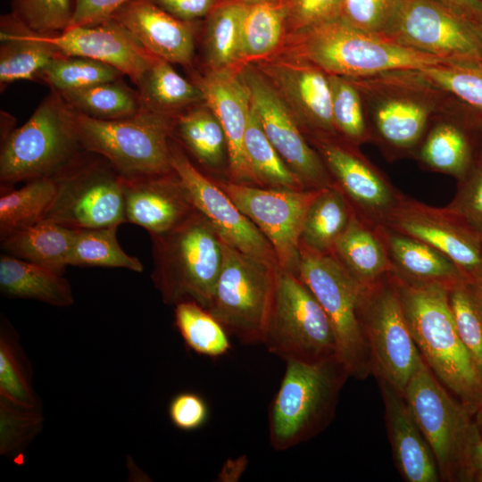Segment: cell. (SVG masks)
<instances>
[{"label": "cell", "mask_w": 482, "mask_h": 482, "mask_svg": "<svg viewBox=\"0 0 482 482\" xmlns=\"http://www.w3.org/2000/svg\"><path fill=\"white\" fill-rule=\"evenodd\" d=\"M388 274L422 359L473 416L482 403V377L456 329L449 287Z\"/></svg>", "instance_id": "6da1fadb"}, {"label": "cell", "mask_w": 482, "mask_h": 482, "mask_svg": "<svg viewBox=\"0 0 482 482\" xmlns=\"http://www.w3.org/2000/svg\"><path fill=\"white\" fill-rule=\"evenodd\" d=\"M350 79L361 94L372 141L391 156L417 150L435 118L456 102L418 70Z\"/></svg>", "instance_id": "7a4b0ae2"}, {"label": "cell", "mask_w": 482, "mask_h": 482, "mask_svg": "<svg viewBox=\"0 0 482 482\" xmlns=\"http://www.w3.org/2000/svg\"><path fill=\"white\" fill-rule=\"evenodd\" d=\"M277 53L312 63L328 75L349 79L420 70L443 62L384 35L354 28L340 18L287 34Z\"/></svg>", "instance_id": "3957f363"}, {"label": "cell", "mask_w": 482, "mask_h": 482, "mask_svg": "<svg viewBox=\"0 0 482 482\" xmlns=\"http://www.w3.org/2000/svg\"><path fill=\"white\" fill-rule=\"evenodd\" d=\"M150 236L152 279L162 301H190L207 309L223 260L222 239L211 222L195 210L173 229Z\"/></svg>", "instance_id": "277c9868"}, {"label": "cell", "mask_w": 482, "mask_h": 482, "mask_svg": "<svg viewBox=\"0 0 482 482\" xmlns=\"http://www.w3.org/2000/svg\"><path fill=\"white\" fill-rule=\"evenodd\" d=\"M286 363L269 411V438L276 451L295 447L321 432L331 421L350 377L337 357Z\"/></svg>", "instance_id": "5b68a950"}, {"label": "cell", "mask_w": 482, "mask_h": 482, "mask_svg": "<svg viewBox=\"0 0 482 482\" xmlns=\"http://www.w3.org/2000/svg\"><path fill=\"white\" fill-rule=\"evenodd\" d=\"M85 152L71 107L59 92L50 90L29 119L1 140V193L17 182L54 177Z\"/></svg>", "instance_id": "8992f818"}, {"label": "cell", "mask_w": 482, "mask_h": 482, "mask_svg": "<svg viewBox=\"0 0 482 482\" xmlns=\"http://www.w3.org/2000/svg\"><path fill=\"white\" fill-rule=\"evenodd\" d=\"M72 111L81 147L106 159L121 176L137 178L174 171L170 141L177 116L144 107L127 119L100 120Z\"/></svg>", "instance_id": "52a82bcc"}, {"label": "cell", "mask_w": 482, "mask_h": 482, "mask_svg": "<svg viewBox=\"0 0 482 482\" xmlns=\"http://www.w3.org/2000/svg\"><path fill=\"white\" fill-rule=\"evenodd\" d=\"M403 396L435 456L440 478L470 480L469 447L480 431L470 412L437 379L424 360L411 377Z\"/></svg>", "instance_id": "ba28073f"}, {"label": "cell", "mask_w": 482, "mask_h": 482, "mask_svg": "<svg viewBox=\"0 0 482 482\" xmlns=\"http://www.w3.org/2000/svg\"><path fill=\"white\" fill-rule=\"evenodd\" d=\"M296 275L330 321L337 358L350 377L366 378L371 373V365L358 312L363 285L331 253H319L301 244Z\"/></svg>", "instance_id": "9c48e42d"}, {"label": "cell", "mask_w": 482, "mask_h": 482, "mask_svg": "<svg viewBox=\"0 0 482 482\" xmlns=\"http://www.w3.org/2000/svg\"><path fill=\"white\" fill-rule=\"evenodd\" d=\"M262 344L285 362L337 357L334 331L323 308L296 274L279 267Z\"/></svg>", "instance_id": "30bf717a"}, {"label": "cell", "mask_w": 482, "mask_h": 482, "mask_svg": "<svg viewBox=\"0 0 482 482\" xmlns=\"http://www.w3.org/2000/svg\"><path fill=\"white\" fill-rule=\"evenodd\" d=\"M54 177L56 193L43 220L72 229L126 222L123 177L104 157L85 152Z\"/></svg>", "instance_id": "8fae6325"}, {"label": "cell", "mask_w": 482, "mask_h": 482, "mask_svg": "<svg viewBox=\"0 0 482 482\" xmlns=\"http://www.w3.org/2000/svg\"><path fill=\"white\" fill-rule=\"evenodd\" d=\"M358 312L369 347L371 373L377 380L386 381L403 395L423 359L389 274L363 285Z\"/></svg>", "instance_id": "7c38bea8"}, {"label": "cell", "mask_w": 482, "mask_h": 482, "mask_svg": "<svg viewBox=\"0 0 482 482\" xmlns=\"http://www.w3.org/2000/svg\"><path fill=\"white\" fill-rule=\"evenodd\" d=\"M222 251V266L207 310L242 343H262L278 266L223 240Z\"/></svg>", "instance_id": "4fadbf2b"}, {"label": "cell", "mask_w": 482, "mask_h": 482, "mask_svg": "<svg viewBox=\"0 0 482 482\" xmlns=\"http://www.w3.org/2000/svg\"><path fill=\"white\" fill-rule=\"evenodd\" d=\"M213 180L269 240L278 267L296 274L303 220L320 189L263 188Z\"/></svg>", "instance_id": "5bb4252c"}, {"label": "cell", "mask_w": 482, "mask_h": 482, "mask_svg": "<svg viewBox=\"0 0 482 482\" xmlns=\"http://www.w3.org/2000/svg\"><path fill=\"white\" fill-rule=\"evenodd\" d=\"M238 72L268 139L305 188L334 186L320 155L309 145L298 120L268 79L251 62L242 63Z\"/></svg>", "instance_id": "9a60e30c"}, {"label": "cell", "mask_w": 482, "mask_h": 482, "mask_svg": "<svg viewBox=\"0 0 482 482\" xmlns=\"http://www.w3.org/2000/svg\"><path fill=\"white\" fill-rule=\"evenodd\" d=\"M383 35L442 61L482 60V43L470 22L433 0H401Z\"/></svg>", "instance_id": "2e32d148"}, {"label": "cell", "mask_w": 482, "mask_h": 482, "mask_svg": "<svg viewBox=\"0 0 482 482\" xmlns=\"http://www.w3.org/2000/svg\"><path fill=\"white\" fill-rule=\"evenodd\" d=\"M170 150L173 170L195 209L211 222L220 238L247 255L278 266L273 247L265 236L212 178L196 168L173 135Z\"/></svg>", "instance_id": "e0dca14e"}, {"label": "cell", "mask_w": 482, "mask_h": 482, "mask_svg": "<svg viewBox=\"0 0 482 482\" xmlns=\"http://www.w3.org/2000/svg\"><path fill=\"white\" fill-rule=\"evenodd\" d=\"M380 225L439 250L468 279L476 281L482 278V236L447 206L432 207L403 194Z\"/></svg>", "instance_id": "ac0fdd59"}, {"label": "cell", "mask_w": 482, "mask_h": 482, "mask_svg": "<svg viewBox=\"0 0 482 482\" xmlns=\"http://www.w3.org/2000/svg\"><path fill=\"white\" fill-rule=\"evenodd\" d=\"M337 187L363 219L382 224L398 204L402 193L357 146L341 137L310 138Z\"/></svg>", "instance_id": "d6986e66"}, {"label": "cell", "mask_w": 482, "mask_h": 482, "mask_svg": "<svg viewBox=\"0 0 482 482\" xmlns=\"http://www.w3.org/2000/svg\"><path fill=\"white\" fill-rule=\"evenodd\" d=\"M251 63L277 90L310 138L339 136L332 117L328 74L278 53Z\"/></svg>", "instance_id": "ffe728a7"}, {"label": "cell", "mask_w": 482, "mask_h": 482, "mask_svg": "<svg viewBox=\"0 0 482 482\" xmlns=\"http://www.w3.org/2000/svg\"><path fill=\"white\" fill-rule=\"evenodd\" d=\"M238 68L206 69L193 81L203 94L204 104L214 113L225 133L229 180L258 186L245 154L244 139L251 102Z\"/></svg>", "instance_id": "44dd1931"}, {"label": "cell", "mask_w": 482, "mask_h": 482, "mask_svg": "<svg viewBox=\"0 0 482 482\" xmlns=\"http://www.w3.org/2000/svg\"><path fill=\"white\" fill-rule=\"evenodd\" d=\"M109 19L120 24L152 55L192 67L203 21L179 20L150 0H129Z\"/></svg>", "instance_id": "7402d4cb"}, {"label": "cell", "mask_w": 482, "mask_h": 482, "mask_svg": "<svg viewBox=\"0 0 482 482\" xmlns=\"http://www.w3.org/2000/svg\"><path fill=\"white\" fill-rule=\"evenodd\" d=\"M38 36L55 46L62 54L90 58L114 67L135 86L154 56L112 19Z\"/></svg>", "instance_id": "603a6c76"}, {"label": "cell", "mask_w": 482, "mask_h": 482, "mask_svg": "<svg viewBox=\"0 0 482 482\" xmlns=\"http://www.w3.org/2000/svg\"><path fill=\"white\" fill-rule=\"evenodd\" d=\"M123 199L126 222L142 227L150 235L173 229L195 212L174 171L123 177Z\"/></svg>", "instance_id": "cb8c5ba5"}, {"label": "cell", "mask_w": 482, "mask_h": 482, "mask_svg": "<svg viewBox=\"0 0 482 482\" xmlns=\"http://www.w3.org/2000/svg\"><path fill=\"white\" fill-rule=\"evenodd\" d=\"M456 102L430 124L417 149V157L428 170L462 178L479 151L478 120L480 115Z\"/></svg>", "instance_id": "d4e9b609"}, {"label": "cell", "mask_w": 482, "mask_h": 482, "mask_svg": "<svg viewBox=\"0 0 482 482\" xmlns=\"http://www.w3.org/2000/svg\"><path fill=\"white\" fill-rule=\"evenodd\" d=\"M395 466L406 482H438L435 456L417 425L403 394L378 380Z\"/></svg>", "instance_id": "484cf974"}, {"label": "cell", "mask_w": 482, "mask_h": 482, "mask_svg": "<svg viewBox=\"0 0 482 482\" xmlns=\"http://www.w3.org/2000/svg\"><path fill=\"white\" fill-rule=\"evenodd\" d=\"M376 228L388 253L389 272L409 280L437 283L449 288L466 278L449 257L435 247L386 226L378 224Z\"/></svg>", "instance_id": "4316f807"}, {"label": "cell", "mask_w": 482, "mask_h": 482, "mask_svg": "<svg viewBox=\"0 0 482 482\" xmlns=\"http://www.w3.org/2000/svg\"><path fill=\"white\" fill-rule=\"evenodd\" d=\"M60 54L55 46L22 26L11 14L1 18V90L15 81H37L48 62Z\"/></svg>", "instance_id": "83f0119b"}, {"label": "cell", "mask_w": 482, "mask_h": 482, "mask_svg": "<svg viewBox=\"0 0 482 482\" xmlns=\"http://www.w3.org/2000/svg\"><path fill=\"white\" fill-rule=\"evenodd\" d=\"M331 253L362 285H370L391 270L388 253L376 225L355 211Z\"/></svg>", "instance_id": "f1b7e54d"}, {"label": "cell", "mask_w": 482, "mask_h": 482, "mask_svg": "<svg viewBox=\"0 0 482 482\" xmlns=\"http://www.w3.org/2000/svg\"><path fill=\"white\" fill-rule=\"evenodd\" d=\"M0 291L8 298L55 307H69L74 302L71 285L62 274L6 253L0 257Z\"/></svg>", "instance_id": "f546056e"}, {"label": "cell", "mask_w": 482, "mask_h": 482, "mask_svg": "<svg viewBox=\"0 0 482 482\" xmlns=\"http://www.w3.org/2000/svg\"><path fill=\"white\" fill-rule=\"evenodd\" d=\"M75 229L48 220L16 231L2 239L6 254L48 268L63 274Z\"/></svg>", "instance_id": "4dcf8cb0"}, {"label": "cell", "mask_w": 482, "mask_h": 482, "mask_svg": "<svg viewBox=\"0 0 482 482\" xmlns=\"http://www.w3.org/2000/svg\"><path fill=\"white\" fill-rule=\"evenodd\" d=\"M171 64L154 55L136 87L145 108L178 116L203 104L204 98L198 86L179 75Z\"/></svg>", "instance_id": "1f68e13d"}, {"label": "cell", "mask_w": 482, "mask_h": 482, "mask_svg": "<svg viewBox=\"0 0 482 482\" xmlns=\"http://www.w3.org/2000/svg\"><path fill=\"white\" fill-rule=\"evenodd\" d=\"M245 10V4L223 1L204 19L201 37L206 69H233L244 63L242 23Z\"/></svg>", "instance_id": "d6a6232c"}, {"label": "cell", "mask_w": 482, "mask_h": 482, "mask_svg": "<svg viewBox=\"0 0 482 482\" xmlns=\"http://www.w3.org/2000/svg\"><path fill=\"white\" fill-rule=\"evenodd\" d=\"M173 137L201 165L209 170H218L228 158L223 129L204 103L176 117Z\"/></svg>", "instance_id": "836d02e7"}, {"label": "cell", "mask_w": 482, "mask_h": 482, "mask_svg": "<svg viewBox=\"0 0 482 482\" xmlns=\"http://www.w3.org/2000/svg\"><path fill=\"white\" fill-rule=\"evenodd\" d=\"M353 212L338 187L320 189L306 212L300 244L319 253H331Z\"/></svg>", "instance_id": "e575fe53"}, {"label": "cell", "mask_w": 482, "mask_h": 482, "mask_svg": "<svg viewBox=\"0 0 482 482\" xmlns=\"http://www.w3.org/2000/svg\"><path fill=\"white\" fill-rule=\"evenodd\" d=\"M60 95L74 111L100 120L127 119L144 109L137 90L122 78Z\"/></svg>", "instance_id": "d590c367"}, {"label": "cell", "mask_w": 482, "mask_h": 482, "mask_svg": "<svg viewBox=\"0 0 482 482\" xmlns=\"http://www.w3.org/2000/svg\"><path fill=\"white\" fill-rule=\"evenodd\" d=\"M287 35V15L281 2L245 4L242 23L243 62L267 58L280 48Z\"/></svg>", "instance_id": "8d00e7d4"}, {"label": "cell", "mask_w": 482, "mask_h": 482, "mask_svg": "<svg viewBox=\"0 0 482 482\" xmlns=\"http://www.w3.org/2000/svg\"><path fill=\"white\" fill-rule=\"evenodd\" d=\"M57 188L54 177L27 181L0 197V239L43 220Z\"/></svg>", "instance_id": "74e56055"}, {"label": "cell", "mask_w": 482, "mask_h": 482, "mask_svg": "<svg viewBox=\"0 0 482 482\" xmlns=\"http://www.w3.org/2000/svg\"><path fill=\"white\" fill-rule=\"evenodd\" d=\"M244 147L250 170L259 187L305 188L300 179L287 165L268 139L252 104L245 133Z\"/></svg>", "instance_id": "f35d334b"}, {"label": "cell", "mask_w": 482, "mask_h": 482, "mask_svg": "<svg viewBox=\"0 0 482 482\" xmlns=\"http://www.w3.org/2000/svg\"><path fill=\"white\" fill-rule=\"evenodd\" d=\"M0 398L28 408H41L32 386L31 365L16 330L4 317L0 327Z\"/></svg>", "instance_id": "ab89813d"}, {"label": "cell", "mask_w": 482, "mask_h": 482, "mask_svg": "<svg viewBox=\"0 0 482 482\" xmlns=\"http://www.w3.org/2000/svg\"><path fill=\"white\" fill-rule=\"evenodd\" d=\"M118 227L75 229L69 265L123 268L141 272V262L120 245L116 236Z\"/></svg>", "instance_id": "60d3db41"}, {"label": "cell", "mask_w": 482, "mask_h": 482, "mask_svg": "<svg viewBox=\"0 0 482 482\" xmlns=\"http://www.w3.org/2000/svg\"><path fill=\"white\" fill-rule=\"evenodd\" d=\"M175 325L187 347L198 354L217 358L230 348L226 328L205 308L194 302L175 305Z\"/></svg>", "instance_id": "b9f144b4"}, {"label": "cell", "mask_w": 482, "mask_h": 482, "mask_svg": "<svg viewBox=\"0 0 482 482\" xmlns=\"http://www.w3.org/2000/svg\"><path fill=\"white\" fill-rule=\"evenodd\" d=\"M123 76L120 71L104 62L60 54L48 62L37 81L47 85L50 90L62 93L117 80Z\"/></svg>", "instance_id": "7bdbcfd3"}, {"label": "cell", "mask_w": 482, "mask_h": 482, "mask_svg": "<svg viewBox=\"0 0 482 482\" xmlns=\"http://www.w3.org/2000/svg\"><path fill=\"white\" fill-rule=\"evenodd\" d=\"M418 71L431 83L482 117V60L443 61Z\"/></svg>", "instance_id": "ee69618b"}, {"label": "cell", "mask_w": 482, "mask_h": 482, "mask_svg": "<svg viewBox=\"0 0 482 482\" xmlns=\"http://www.w3.org/2000/svg\"><path fill=\"white\" fill-rule=\"evenodd\" d=\"M451 312L458 334L482 377V298L467 278L448 289Z\"/></svg>", "instance_id": "f6af8a7d"}, {"label": "cell", "mask_w": 482, "mask_h": 482, "mask_svg": "<svg viewBox=\"0 0 482 482\" xmlns=\"http://www.w3.org/2000/svg\"><path fill=\"white\" fill-rule=\"evenodd\" d=\"M332 117L338 135L358 146L372 141L362 99L348 78L328 75Z\"/></svg>", "instance_id": "bcb514c9"}, {"label": "cell", "mask_w": 482, "mask_h": 482, "mask_svg": "<svg viewBox=\"0 0 482 482\" xmlns=\"http://www.w3.org/2000/svg\"><path fill=\"white\" fill-rule=\"evenodd\" d=\"M11 15L28 29L42 35L60 33L71 21L75 0H12Z\"/></svg>", "instance_id": "7dc6e473"}, {"label": "cell", "mask_w": 482, "mask_h": 482, "mask_svg": "<svg viewBox=\"0 0 482 482\" xmlns=\"http://www.w3.org/2000/svg\"><path fill=\"white\" fill-rule=\"evenodd\" d=\"M0 421L1 454L13 453L40 431L41 408H28L0 398Z\"/></svg>", "instance_id": "c3c4849f"}, {"label": "cell", "mask_w": 482, "mask_h": 482, "mask_svg": "<svg viewBox=\"0 0 482 482\" xmlns=\"http://www.w3.org/2000/svg\"><path fill=\"white\" fill-rule=\"evenodd\" d=\"M455 195L447 207L482 236V151L466 174L457 180Z\"/></svg>", "instance_id": "681fc988"}, {"label": "cell", "mask_w": 482, "mask_h": 482, "mask_svg": "<svg viewBox=\"0 0 482 482\" xmlns=\"http://www.w3.org/2000/svg\"><path fill=\"white\" fill-rule=\"evenodd\" d=\"M401 0H345L340 19L359 29L383 35Z\"/></svg>", "instance_id": "f907efd6"}, {"label": "cell", "mask_w": 482, "mask_h": 482, "mask_svg": "<svg viewBox=\"0 0 482 482\" xmlns=\"http://www.w3.org/2000/svg\"><path fill=\"white\" fill-rule=\"evenodd\" d=\"M345 0H281L287 34L303 31L339 19Z\"/></svg>", "instance_id": "816d5d0a"}, {"label": "cell", "mask_w": 482, "mask_h": 482, "mask_svg": "<svg viewBox=\"0 0 482 482\" xmlns=\"http://www.w3.org/2000/svg\"><path fill=\"white\" fill-rule=\"evenodd\" d=\"M169 416L176 428L191 431L205 423L208 406L200 395L184 392L177 395L170 403Z\"/></svg>", "instance_id": "f5cc1de1"}, {"label": "cell", "mask_w": 482, "mask_h": 482, "mask_svg": "<svg viewBox=\"0 0 482 482\" xmlns=\"http://www.w3.org/2000/svg\"><path fill=\"white\" fill-rule=\"evenodd\" d=\"M128 1L129 0H75L74 12L69 27L101 23Z\"/></svg>", "instance_id": "db71d44e"}, {"label": "cell", "mask_w": 482, "mask_h": 482, "mask_svg": "<svg viewBox=\"0 0 482 482\" xmlns=\"http://www.w3.org/2000/svg\"><path fill=\"white\" fill-rule=\"evenodd\" d=\"M150 1L179 20L186 21H195L205 19L224 0Z\"/></svg>", "instance_id": "11a10c76"}, {"label": "cell", "mask_w": 482, "mask_h": 482, "mask_svg": "<svg viewBox=\"0 0 482 482\" xmlns=\"http://www.w3.org/2000/svg\"><path fill=\"white\" fill-rule=\"evenodd\" d=\"M469 22L482 20V4L479 0H433Z\"/></svg>", "instance_id": "9f6ffc18"}, {"label": "cell", "mask_w": 482, "mask_h": 482, "mask_svg": "<svg viewBox=\"0 0 482 482\" xmlns=\"http://www.w3.org/2000/svg\"><path fill=\"white\" fill-rule=\"evenodd\" d=\"M468 470L470 480L482 481V434L478 431L473 436L468 452Z\"/></svg>", "instance_id": "6f0895ef"}, {"label": "cell", "mask_w": 482, "mask_h": 482, "mask_svg": "<svg viewBox=\"0 0 482 482\" xmlns=\"http://www.w3.org/2000/svg\"><path fill=\"white\" fill-rule=\"evenodd\" d=\"M243 460H244V458H239L238 460L233 461L232 463H227L224 466V468L222 470V473H225V476L223 477L225 478L224 480L229 481V478H231V473L232 472L236 473V471H234L235 470H240V471L244 470V467L245 466V462L244 464H241ZM237 476L238 477L237 474Z\"/></svg>", "instance_id": "680465c9"}, {"label": "cell", "mask_w": 482, "mask_h": 482, "mask_svg": "<svg viewBox=\"0 0 482 482\" xmlns=\"http://www.w3.org/2000/svg\"><path fill=\"white\" fill-rule=\"evenodd\" d=\"M473 420L477 428L482 432V403L473 415Z\"/></svg>", "instance_id": "91938a15"}, {"label": "cell", "mask_w": 482, "mask_h": 482, "mask_svg": "<svg viewBox=\"0 0 482 482\" xmlns=\"http://www.w3.org/2000/svg\"><path fill=\"white\" fill-rule=\"evenodd\" d=\"M474 32L482 43V20L478 21L470 22Z\"/></svg>", "instance_id": "94428289"}, {"label": "cell", "mask_w": 482, "mask_h": 482, "mask_svg": "<svg viewBox=\"0 0 482 482\" xmlns=\"http://www.w3.org/2000/svg\"><path fill=\"white\" fill-rule=\"evenodd\" d=\"M224 1H234V2L245 4H255V3H261V2H281V0H224Z\"/></svg>", "instance_id": "6125c7cd"}, {"label": "cell", "mask_w": 482, "mask_h": 482, "mask_svg": "<svg viewBox=\"0 0 482 482\" xmlns=\"http://www.w3.org/2000/svg\"><path fill=\"white\" fill-rule=\"evenodd\" d=\"M478 131L479 139V149L482 151V117L479 116L478 120Z\"/></svg>", "instance_id": "be15d7a7"}, {"label": "cell", "mask_w": 482, "mask_h": 482, "mask_svg": "<svg viewBox=\"0 0 482 482\" xmlns=\"http://www.w3.org/2000/svg\"><path fill=\"white\" fill-rule=\"evenodd\" d=\"M476 286H477V288L480 294V296L482 298V278H480L479 279L474 281Z\"/></svg>", "instance_id": "e7e4bbea"}, {"label": "cell", "mask_w": 482, "mask_h": 482, "mask_svg": "<svg viewBox=\"0 0 482 482\" xmlns=\"http://www.w3.org/2000/svg\"><path fill=\"white\" fill-rule=\"evenodd\" d=\"M479 1H480V2H481V4H482V0H479Z\"/></svg>", "instance_id": "03108f58"}]
</instances>
